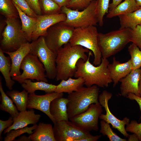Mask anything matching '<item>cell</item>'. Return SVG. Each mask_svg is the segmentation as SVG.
Returning <instances> with one entry per match:
<instances>
[{
  "label": "cell",
  "mask_w": 141,
  "mask_h": 141,
  "mask_svg": "<svg viewBox=\"0 0 141 141\" xmlns=\"http://www.w3.org/2000/svg\"><path fill=\"white\" fill-rule=\"evenodd\" d=\"M92 55V52L90 51L86 60L81 58L79 60L74 77L83 78L86 87L96 85L102 88L107 87L113 82L108 68L109 62L107 58H102L100 64L96 66L90 61V57Z\"/></svg>",
  "instance_id": "1"
},
{
  "label": "cell",
  "mask_w": 141,
  "mask_h": 141,
  "mask_svg": "<svg viewBox=\"0 0 141 141\" xmlns=\"http://www.w3.org/2000/svg\"><path fill=\"white\" fill-rule=\"evenodd\" d=\"M90 50L80 45H72L68 43L57 52L56 60L57 81L66 80L74 76L77 69V63L81 58L86 60V53Z\"/></svg>",
  "instance_id": "2"
},
{
  "label": "cell",
  "mask_w": 141,
  "mask_h": 141,
  "mask_svg": "<svg viewBox=\"0 0 141 141\" xmlns=\"http://www.w3.org/2000/svg\"><path fill=\"white\" fill-rule=\"evenodd\" d=\"M99 90L98 86L93 85L83 86L69 94L67 107L69 119L86 111L91 104L98 103Z\"/></svg>",
  "instance_id": "3"
},
{
  "label": "cell",
  "mask_w": 141,
  "mask_h": 141,
  "mask_svg": "<svg viewBox=\"0 0 141 141\" xmlns=\"http://www.w3.org/2000/svg\"><path fill=\"white\" fill-rule=\"evenodd\" d=\"M98 40L102 58L107 59L130 42V29L120 28L106 33H99Z\"/></svg>",
  "instance_id": "4"
},
{
  "label": "cell",
  "mask_w": 141,
  "mask_h": 141,
  "mask_svg": "<svg viewBox=\"0 0 141 141\" xmlns=\"http://www.w3.org/2000/svg\"><path fill=\"white\" fill-rule=\"evenodd\" d=\"M98 33L95 26L74 28L69 42L71 45H80L91 51L94 57L93 63L96 66L100 64L102 58L98 43Z\"/></svg>",
  "instance_id": "5"
},
{
  "label": "cell",
  "mask_w": 141,
  "mask_h": 141,
  "mask_svg": "<svg viewBox=\"0 0 141 141\" xmlns=\"http://www.w3.org/2000/svg\"><path fill=\"white\" fill-rule=\"evenodd\" d=\"M5 21L7 25L2 33L0 48L4 52L14 51L29 42L18 18H6Z\"/></svg>",
  "instance_id": "6"
},
{
  "label": "cell",
  "mask_w": 141,
  "mask_h": 141,
  "mask_svg": "<svg viewBox=\"0 0 141 141\" xmlns=\"http://www.w3.org/2000/svg\"><path fill=\"white\" fill-rule=\"evenodd\" d=\"M96 0H93L86 8L79 11L65 6L61 8V13L65 14L64 24L74 28L96 26L98 20L96 12Z\"/></svg>",
  "instance_id": "7"
},
{
  "label": "cell",
  "mask_w": 141,
  "mask_h": 141,
  "mask_svg": "<svg viewBox=\"0 0 141 141\" xmlns=\"http://www.w3.org/2000/svg\"><path fill=\"white\" fill-rule=\"evenodd\" d=\"M31 43V48L30 53L37 56L43 64L47 78L50 79L56 78L57 53L48 46L44 36L39 37Z\"/></svg>",
  "instance_id": "8"
},
{
  "label": "cell",
  "mask_w": 141,
  "mask_h": 141,
  "mask_svg": "<svg viewBox=\"0 0 141 141\" xmlns=\"http://www.w3.org/2000/svg\"><path fill=\"white\" fill-rule=\"evenodd\" d=\"M20 69L23 70L22 73L12 78L21 84L26 79L48 82L44 66L36 55L28 53L22 61Z\"/></svg>",
  "instance_id": "9"
},
{
  "label": "cell",
  "mask_w": 141,
  "mask_h": 141,
  "mask_svg": "<svg viewBox=\"0 0 141 141\" xmlns=\"http://www.w3.org/2000/svg\"><path fill=\"white\" fill-rule=\"evenodd\" d=\"M74 28L64 24L62 21L49 27L44 36L48 46L57 53L64 45L69 43Z\"/></svg>",
  "instance_id": "10"
},
{
  "label": "cell",
  "mask_w": 141,
  "mask_h": 141,
  "mask_svg": "<svg viewBox=\"0 0 141 141\" xmlns=\"http://www.w3.org/2000/svg\"><path fill=\"white\" fill-rule=\"evenodd\" d=\"M54 124L53 131L56 141H79L91 135L90 132L82 129L70 121H62Z\"/></svg>",
  "instance_id": "11"
},
{
  "label": "cell",
  "mask_w": 141,
  "mask_h": 141,
  "mask_svg": "<svg viewBox=\"0 0 141 141\" xmlns=\"http://www.w3.org/2000/svg\"><path fill=\"white\" fill-rule=\"evenodd\" d=\"M103 110L99 102L92 103L84 112L69 119L74 124L87 131H97L98 130V119Z\"/></svg>",
  "instance_id": "12"
},
{
  "label": "cell",
  "mask_w": 141,
  "mask_h": 141,
  "mask_svg": "<svg viewBox=\"0 0 141 141\" xmlns=\"http://www.w3.org/2000/svg\"><path fill=\"white\" fill-rule=\"evenodd\" d=\"M112 96V94L106 90L103 91L99 95V102L102 107L104 108L106 111V114H101L99 118L109 124H110L113 128L117 129L124 136L128 137L129 135L126 130L125 126L129 123L130 119L125 117L123 120H120L111 112L108 105V101Z\"/></svg>",
  "instance_id": "13"
},
{
  "label": "cell",
  "mask_w": 141,
  "mask_h": 141,
  "mask_svg": "<svg viewBox=\"0 0 141 141\" xmlns=\"http://www.w3.org/2000/svg\"><path fill=\"white\" fill-rule=\"evenodd\" d=\"M63 93L55 92L46 93L43 95H38L35 93H30L27 105V108L35 109L45 114L54 124L56 121L50 114V103L54 99L63 97Z\"/></svg>",
  "instance_id": "14"
},
{
  "label": "cell",
  "mask_w": 141,
  "mask_h": 141,
  "mask_svg": "<svg viewBox=\"0 0 141 141\" xmlns=\"http://www.w3.org/2000/svg\"><path fill=\"white\" fill-rule=\"evenodd\" d=\"M37 25L32 35V41L36 40L40 36H44L49 27L57 23L64 21L66 16L65 14L61 13L51 15H37Z\"/></svg>",
  "instance_id": "15"
},
{
  "label": "cell",
  "mask_w": 141,
  "mask_h": 141,
  "mask_svg": "<svg viewBox=\"0 0 141 141\" xmlns=\"http://www.w3.org/2000/svg\"><path fill=\"white\" fill-rule=\"evenodd\" d=\"M141 75L140 68L132 70L125 77L120 80V94L123 97H126L130 93L134 94L140 96L139 85Z\"/></svg>",
  "instance_id": "16"
},
{
  "label": "cell",
  "mask_w": 141,
  "mask_h": 141,
  "mask_svg": "<svg viewBox=\"0 0 141 141\" xmlns=\"http://www.w3.org/2000/svg\"><path fill=\"white\" fill-rule=\"evenodd\" d=\"M31 48V43L28 42L14 51L4 52L8 55L11 60L10 75L12 78L21 74L20 71L21 64L25 57L30 52Z\"/></svg>",
  "instance_id": "17"
},
{
  "label": "cell",
  "mask_w": 141,
  "mask_h": 141,
  "mask_svg": "<svg viewBox=\"0 0 141 141\" xmlns=\"http://www.w3.org/2000/svg\"><path fill=\"white\" fill-rule=\"evenodd\" d=\"M41 116L40 114H35L33 109L20 111L16 117L13 118L12 125L5 129L4 133L5 134L13 130L26 127L29 124H36Z\"/></svg>",
  "instance_id": "18"
},
{
  "label": "cell",
  "mask_w": 141,
  "mask_h": 141,
  "mask_svg": "<svg viewBox=\"0 0 141 141\" xmlns=\"http://www.w3.org/2000/svg\"><path fill=\"white\" fill-rule=\"evenodd\" d=\"M108 68L113 83L114 87L118 84L120 79L126 77L132 70L130 59L121 63L117 60L115 57L113 58L112 63L108 64Z\"/></svg>",
  "instance_id": "19"
},
{
  "label": "cell",
  "mask_w": 141,
  "mask_h": 141,
  "mask_svg": "<svg viewBox=\"0 0 141 141\" xmlns=\"http://www.w3.org/2000/svg\"><path fill=\"white\" fill-rule=\"evenodd\" d=\"M68 101L67 98L61 97L54 99L51 102L50 113L56 122L68 120L67 107Z\"/></svg>",
  "instance_id": "20"
},
{
  "label": "cell",
  "mask_w": 141,
  "mask_h": 141,
  "mask_svg": "<svg viewBox=\"0 0 141 141\" xmlns=\"http://www.w3.org/2000/svg\"><path fill=\"white\" fill-rule=\"evenodd\" d=\"M29 137L32 141H56L52 125L44 122H39Z\"/></svg>",
  "instance_id": "21"
},
{
  "label": "cell",
  "mask_w": 141,
  "mask_h": 141,
  "mask_svg": "<svg viewBox=\"0 0 141 141\" xmlns=\"http://www.w3.org/2000/svg\"><path fill=\"white\" fill-rule=\"evenodd\" d=\"M120 28L135 29L138 25L141 26V7L127 14L119 16Z\"/></svg>",
  "instance_id": "22"
},
{
  "label": "cell",
  "mask_w": 141,
  "mask_h": 141,
  "mask_svg": "<svg viewBox=\"0 0 141 141\" xmlns=\"http://www.w3.org/2000/svg\"><path fill=\"white\" fill-rule=\"evenodd\" d=\"M13 3L19 13L21 22L22 30L25 33L28 42H30L32 41V35L36 28L37 22V18L28 16L22 11L13 2Z\"/></svg>",
  "instance_id": "23"
},
{
  "label": "cell",
  "mask_w": 141,
  "mask_h": 141,
  "mask_svg": "<svg viewBox=\"0 0 141 141\" xmlns=\"http://www.w3.org/2000/svg\"><path fill=\"white\" fill-rule=\"evenodd\" d=\"M57 85L55 92L59 93H67L68 94L76 91L84 85V81L81 77L73 79L69 77L66 80H61Z\"/></svg>",
  "instance_id": "24"
},
{
  "label": "cell",
  "mask_w": 141,
  "mask_h": 141,
  "mask_svg": "<svg viewBox=\"0 0 141 141\" xmlns=\"http://www.w3.org/2000/svg\"><path fill=\"white\" fill-rule=\"evenodd\" d=\"M4 53L0 48V71L4 79L6 86L12 90L15 82L10 75L11 60L10 57L5 56Z\"/></svg>",
  "instance_id": "25"
},
{
  "label": "cell",
  "mask_w": 141,
  "mask_h": 141,
  "mask_svg": "<svg viewBox=\"0 0 141 141\" xmlns=\"http://www.w3.org/2000/svg\"><path fill=\"white\" fill-rule=\"evenodd\" d=\"M21 86L29 93H34L38 90L43 91L46 93H50L55 92L56 87V85L42 81L32 82L30 79L25 80Z\"/></svg>",
  "instance_id": "26"
},
{
  "label": "cell",
  "mask_w": 141,
  "mask_h": 141,
  "mask_svg": "<svg viewBox=\"0 0 141 141\" xmlns=\"http://www.w3.org/2000/svg\"><path fill=\"white\" fill-rule=\"evenodd\" d=\"M135 0H125L112 10L109 11L106 17L111 18L133 12L140 8Z\"/></svg>",
  "instance_id": "27"
},
{
  "label": "cell",
  "mask_w": 141,
  "mask_h": 141,
  "mask_svg": "<svg viewBox=\"0 0 141 141\" xmlns=\"http://www.w3.org/2000/svg\"><path fill=\"white\" fill-rule=\"evenodd\" d=\"M2 77H1L0 92L1 103L0 105V109L2 111L8 113L13 118L16 117L18 115L19 112L16 106L14 104L11 98L4 91L2 87Z\"/></svg>",
  "instance_id": "28"
},
{
  "label": "cell",
  "mask_w": 141,
  "mask_h": 141,
  "mask_svg": "<svg viewBox=\"0 0 141 141\" xmlns=\"http://www.w3.org/2000/svg\"><path fill=\"white\" fill-rule=\"evenodd\" d=\"M28 93L25 89L21 92L16 90H10L6 92L20 112L26 110Z\"/></svg>",
  "instance_id": "29"
},
{
  "label": "cell",
  "mask_w": 141,
  "mask_h": 141,
  "mask_svg": "<svg viewBox=\"0 0 141 141\" xmlns=\"http://www.w3.org/2000/svg\"><path fill=\"white\" fill-rule=\"evenodd\" d=\"M0 11L1 14L6 18L19 17L18 12L12 0H0Z\"/></svg>",
  "instance_id": "30"
},
{
  "label": "cell",
  "mask_w": 141,
  "mask_h": 141,
  "mask_svg": "<svg viewBox=\"0 0 141 141\" xmlns=\"http://www.w3.org/2000/svg\"><path fill=\"white\" fill-rule=\"evenodd\" d=\"M42 15H51L61 13V8L52 0H39Z\"/></svg>",
  "instance_id": "31"
},
{
  "label": "cell",
  "mask_w": 141,
  "mask_h": 141,
  "mask_svg": "<svg viewBox=\"0 0 141 141\" xmlns=\"http://www.w3.org/2000/svg\"><path fill=\"white\" fill-rule=\"evenodd\" d=\"M128 51L131 57L130 59L132 70L140 68L141 50L137 45L132 43L128 47Z\"/></svg>",
  "instance_id": "32"
},
{
  "label": "cell",
  "mask_w": 141,
  "mask_h": 141,
  "mask_svg": "<svg viewBox=\"0 0 141 141\" xmlns=\"http://www.w3.org/2000/svg\"><path fill=\"white\" fill-rule=\"evenodd\" d=\"M96 12L98 23L100 26L103 24V17L109 11L110 0H96Z\"/></svg>",
  "instance_id": "33"
},
{
  "label": "cell",
  "mask_w": 141,
  "mask_h": 141,
  "mask_svg": "<svg viewBox=\"0 0 141 141\" xmlns=\"http://www.w3.org/2000/svg\"><path fill=\"white\" fill-rule=\"evenodd\" d=\"M37 125H33L30 127H26L24 128L13 130L7 133L4 138V141H12L15 140V138L25 133L31 134L36 128Z\"/></svg>",
  "instance_id": "34"
},
{
  "label": "cell",
  "mask_w": 141,
  "mask_h": 141,
  "mask_svg": "<svg viewBox=\"0 0 141 141\" xmlns=\"http://www.w3.org/2000/svg\"><path fill=\"white\" fill-rule=\"evenodd\" d=\"M100 132L103 136L106 135L110 141H126V139H123L118 136L113 132L109 124L102 120L100 122Z\"/></svg>",
  "instance_id": "35"
},
{
  "label": "cell",
  "mask_w": 141,
  "mask_h": 141,
  "mask_svg": "<svg viewBox=\"0 0 141 141\" xmlns=\"http://www.w3.org/2000/svg\"><path fill=\"white\" fill-rule=\"evenodd\" d=\"M23 12L31 17L37 18V15L31 8L25 0H12Z\"/></svg>",
  "instance_id": "36"
},
{
  "label": "cell",
  "mask_w": 141,
  "mask_h": 141,
  "mask_svg": "<svg viewBox=\"0 0 141 141\" xmlns=\"http://www.w3.org/2000/svg\"><path fill=\"white\" fill-rule=\"evenodd\" d=\"M93 0H70L66 7L75 10H83L87 7Z\"/></svg>",
  "instance_id": "37"
},
{
  "label": "cell",
  "mask_w": 141,
  "mask_h": 141,
  "mask_svg": "<svg viewBox=\"0 0 141 141\" xmlns=\"http://www.w3.org/2000/svg\"><path fill=\"white\" fill-rule=\"evenodd\" d=\"M130 42L137 45L141 50V26L138 25L133 30L130 29Z\"/></svg>",
  "instance_id": "38"
},
{
  "label": "cell",
  "mask_w": 141,
  "mask_h": 141,
  "mask_svg": "<svg viewBox=\"0 0 141 141\" xmlns=\"http://www.w3.org/2000/svg\"><path fill=\"white\" fill-rule=\"evenodd\" d=\"M125 129L127 132L136 134L141 141V122L138 123L135 120H132L127 125Z\"/></svg>",
  "instance_id": "39"
},
{
  "label": "cell",
  "mask_w": 141,
  "mask_h": 141,
  "mask_svg": "<svg viewBox=\"0 0 141 141\" xmlns=\"http://www.w3.org/2000/svg\"><path fill=\"white\" fill-rule=\"evenodd\" d=\"M14 122L13 118L10 116L6 120H0V140L2 139V133L3 131L11 126Z\"/></svg>",
  "instance_id": "40"
},
{
  "label": "cell",
  "mask_w": 141,
  "mask_h": 141,
  "mask_svg": "<svg viewBox=\"0 0 141 141\" xmlns=\"http://www.w3.org/2000/svg\"><path fill=\"white\" fill-rule=\"evenodd\" d=\"M31 8L37 15H42L39 0H25Z\"/></svg>",
  "instance_id": "41"
},
{
  "label": "cell",
  "mask_w": 141,
  "mask_h": 141,
  "mask_svg": "<svg viewBox=\"0 0 141 141\" xmlns=\"http://www.w3.org/2000/svg\"><path fill=\"white\" fill-rule=\"evenodd\" d=\"M126 97L132 100H135L138 104L141 112V97L137 96L134 94L130 93L127 95ZM141 118V115L140 118Z\"/></svg>",
  "instance_id": "42"
},
{
  "label": "cell",
  "mask_w": 141,
  "mask_h": 141,
  "mask_svg": "<svg viewBox=\"0 0 141 141\" xmlns=\"http://www.w3.org/2000/svg\"><path fill=\"white\" fill-rule=\"evenodd\" d=\"M101 135L93 136L91 135L79 140V141H97L101 137Z\"/></svg>",
  "instance_id": "43"
},
{
  "label": "cell",
  "mask_w": 141,
  "mask_h": 141,
  "mask_svg": "<svg viewBox=\"0 0 141 141\" xmlns=\"http://www.w3.org/2000/svg\"><path fill=\"white\" fill-rule=\"evenodd\" d=\"M56 3L61 8L66 6L70 0H52Z\"/></svg>",
  "instance_id": "44"
},
{
  "label": "cell",
  "mask_w": 141,
  "mask_h": 141,
  "mask_svg": "<svg viewBox=\"0 0 141 141\" xmlns=\"http://www.w3.org/2000/svg\"><path fill=\"white\" fill-rule=\"evenodd\" d=\"M122 0H112V2L109 5V11L113 9L120 4Z\"/></svg>",
  "instance_id": "45"
},
{
  "label": "cell",
  "mask_w": 141,
  "mask_h": 141,
  "mask_svg": "<svg viewBox=\"0 0 141 141\" xmlns=\"http://www.w3.org/2000/svg\"><path fill=\"white\" fill-rule=\"evenodd\" d=\"M128 141H139L137 135L133 133V134L129 135L128 137Z\"/></svg>",
  "instance_id": "46"
},
{
  "label": "cell",
  "mask_w": 141,
  "mask_h": 141,
  "mask_svg": "<svg viewBox=\"0 0 141 141\" xmlns=\"http://www.w3.org/2000/svg\"><path fill=\"white\" fill-rule=\"evenodd\" d=\"M15 141H31L29 136L27 137L25 136H23L19 137L18 139L15 140Z\"/></svg>",
  "instance_id": "47"
},
{
  "label": "cell",
  "mask_w": 141,
  "mask_h": 141,
  "mask_svg": "<svg viewBox=\"0 0 141 141\" xmlns=\"http://www.w3.org/2000/svg\"><path fill=\"white\" fill-rule=\"evenodd\" d=\"M139 94L140 97H141V75L139 81Z\"/></svg>",
  "instance_id": "48"
},
{
  "label": "cell",
  "mask_w": 141,
  "mask_h": 141,
  "mask_svg": "<svg viewBox=\"0 0 141 141\" xmlns=\"http://www.w3.org/2000/svg\"><path fill=\"white\" fill-rule=\"evenodd\" d=\"M137 5L141 7V0H135Z\"/></svg>",
  "instance_id": "49"
}]
</instances>
